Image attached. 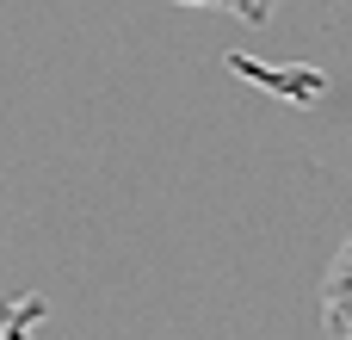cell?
I'll list each match as a JSON object with an SVG mask.
<instances>
[{"instance_id":"obj_1","label":"cell","mask_w":352,"mask_h":340,"mask_svg":"<svg viewBox=\"0 0 352 340\" xmlns=\"http://www.w3.org/2000/svg\"><path fill=\"white\" fill-rule=\"evenodd\" d=\"M322 322L334 340H352V235L334 248V260L322 273Z\"/></svg>"},{"instance_id":"obj_2","label":"cell","mask_w":352,"mask_h":340,"mask_svg":"<svg viewBox=\"0 0 352 340\" xmlns=\"http://www.w3.org/2000/svg\"><path fill=\"white\" fill-rule=\"evenodd\" d=\"M173 6H198V12H223V19H241V25H266L285 0H173Z\"/></svg>"}]
</instances>
